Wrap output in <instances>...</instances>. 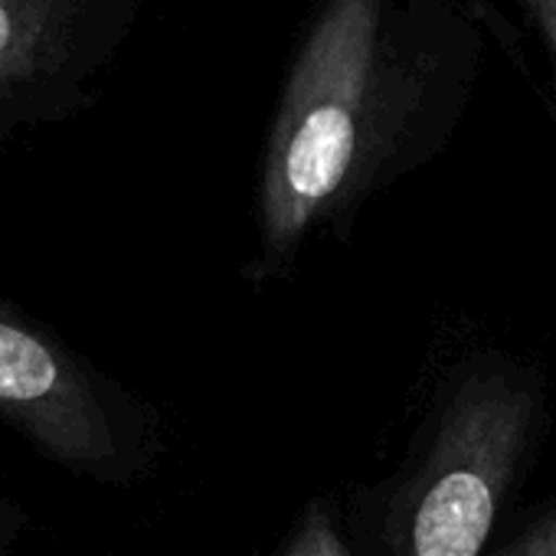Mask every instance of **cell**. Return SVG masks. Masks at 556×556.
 <instances>
[{
	"instance_id": "6da1fadb",
	"label": "cell",
	"mask_w": 556,
	"mask_h": 556,
	"mask_svg": "<svg viewBox=\"0 0 556 556\" xmlns=\"http://www.w3.org/2000/svg\"><path fill=\"white\" fill-rule=\"evenodd\" d=\"M491 17L488 0H321L262 151L258 226L271 255L295 252L354 187L455 122Z\"/></svg>"
},
{
	"instance_id": "5b68a950",
	"label": "cell",
	"mask_w": 556,
	"mask_h": 556,
	"mask_svg": "<svg viewBox=\"0 0 556 556\" xmlns=\"http://www.w3.org/2000/svg\"><path fill=\"white\" fill-rule=\"evenodd\" d=\"M282 556H351L348 543L341 540L334 520L328 517L325 507H312L299 527V533L292 536V543L282 549Z\"/></svg>"
},
{
	"instance_id": "277c9868",
	"label": "cell",
	"mask_w": 556,
	"mask_h": 556,
	"mask_svg": "<svg viewBox=\"0 0 556 556\" xmlns=\"http://www.w3.org/2000/svg\"><path fill=\"white\" fill-rule=\"evenodd\" d=\"M0 422L76 471H102L122 448L115 419L89 370L40 325L4 305H0Z\"/></svg>"
},
{
	"instance_id": "7a4b0ae2",
	"label": "cell",
	"mask_w": 556,
	"mask_h": 556,
	"mask_svg": "<svg viewBox=\"0 0 556 556\" xmlns=\"http://www.w3.org/2000/svg\"><path fill=\"white\" fill-rule=\"evenodd\" d=\"M530 422L533 396L523 387L504 374L468 377L439 419L396 556H481Z\"/></svg>"
},
{
	"instance_id": "3957f363",
	"label": "cell",
	"mask_w": 556,
	"mask_h": 556,
	"mask_svg": "<svg viewBox=\"0 0 556 556\" xmlns=\"http://www.w3.org/2000/svg\"><path fill=\"white\" fill-rule=\"evenodd\" d=\"M135 17L138 0H0V131L73 112Z\"/></svg>"
},
{
	"instance_id": "52a82bcc",
	"label": "cell",
	"mask_w": 556,
	"mask_h": 556,
	"mask_svg": "<svg viewBox=\"0 0 556 556\" xmlns=\"http://www.w3.org/2000/svg\"><path fill=\"white\" fill-rule=\"evenodd\" d=\"M504 556H556V510H546L523 536H517Z\"/></svg>"
},
{
	"instance_id": "8992f818",
	"label": "cell",
	"mask_w": 556,
	"mask_h": 556,
	"mask_svg": "<svg viewBox=\"0 0 556 556\" xmlns=\"http://www.w3.org/2000/svg\"><path fill=\"white\" fill-rule=\"evenodd\" d=\"M556 79V0H510Z\"/></svg>"
}]
</instances>
